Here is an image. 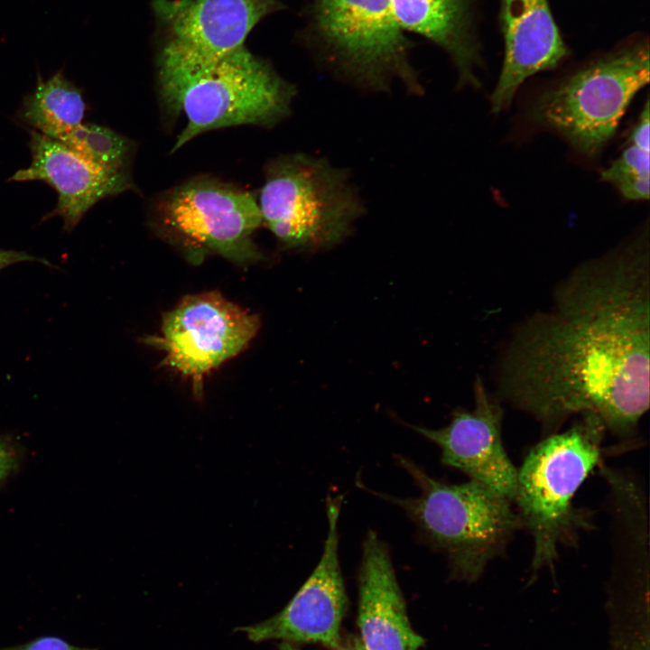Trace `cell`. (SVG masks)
<instances>
[{
	"mask_svg": "<svg viewBox=\"0 0 650 650\" xmlns=\"http://www.w3.org/2000/svg\"><path fill=\"white\" fill-rule=\"evenodd\" d=\"M649 241L646 223L573 268L549 310L522 320L503 348L496 397L534 417L546 435L591 413L627 439L648 411Z\"/></svg>",
	"mask_w": 650,
	"mask_h": 650,
	"instance_id": "6da1fadb",
	"label": "cell"
},
{
	"mask_svg": "<svg viewBox=\"0 0 650 650\" xmlns=\"http://www.w3.org/2000/svg\"><path fill=\"white\" fill-rule=\"evenodd\" d=\"M158 68L166 106L186 119L172 151L208 131L274 125L289 116L296 95L292 84L246 47L210 56L169 40Z\"/></svg>",
	"mask_w": 650,
	"mask_h": 650,
	"instance_id": "7a4b0ae2",
	"label": "cell"
},
{
	"mask_svg": "<svg viewBox=\"0 0 650 650\" xmlns=\"http://www.w3.org/2000/svg\"><path fill=\"white\" fill-rule=\"evenodd\" d=\"M397 459L420 494L406 498L375 494L404 510L422 539L445 557L453 579L476 581L523 528L513 501L477 481L446 483L406 458Z\"/></svg>",
	"mask_w": 650,
	"mask_h": 650,
	"instance_id": "3957f363",
	"label": "cell"
},
{
	"mask_svg": "<svg viewBox=\"0 0 650 650\" xmlns=\"http://www.w3.org/2000/svg\"><path fill=\"white\" fill-rule=\"evenodd\" d=\"M579 416L565 432L546 435L517 469L513 501L533 538L534 572L552 568L559 547L576 545L580 532L590 526L588 514L575 508L572 500L600 463L607 430L594 413Z\"/></svg>",
	"mask_w": 650,
	"mask_h": 650,
	"instance_id": "277c9868",
	"label": "cell"
},
{
	"mask_svg": "<svg viewBox=\"0 0 650 650\" xmlns=\"http://www.w3.org/2000/svg\"><path fill=\"white\" fill-rule=\"evenodd\" d=\"M257 203L262 224L283 246L311 251L339 243L366 210L345 169L306 153L268 165Z\"/></svg>",
	"mask_w": 650,
	"mask_h": 650,
	"instance_id": "5b68a950",
	"label": "cell"
},
{
	"mask_svg": "<svg viewBox=\"0 0 650 650\" xmlns=\"http://www.w3.org/2000/svg\"><path fill=\"white\" fill-rule=\"evenodd\" d=\"M648 82V41L636 37L543 92L531 116L581 154L593 157L613 136L628 105Z\"/></svg>",
	"mask_w": 650,
	"mask_h": 650,
	"instance_id": "8992f818",
	"label": "cell"
},
{
	"mask_svg": "<svg viewBox=\"0 0 650 650\" xmlns=\"http://www.w3.org/2000/svg\"><path fill=\"white\" fill-rule=\"evenodd\" d=\"M311 28L326 60L353 84L387 92L398 80L410 94H423L391 0H315Z\"/></svg>",
	"mask_w": 650,
	"mask_h": 650,
	"instance_id": "52a82bcc",
	"label": "cell"
},
{
	"mask_svg": "<svg viewBox=\"0 0 650 650\" xmlns=\"http://www.w3.org/2000/svg\"><path fill=\"white\" fill-rule=\"evenodd\" d=\"M161 228L190 253H216L238 264L257 261L253 235L262 224L257 200L248 191L200 179L162 195L155 208Z\"/></svg>",
	"mask_w": 650,
	"mask_h": 650,
	"instance_id": "ba28073f",
	"label": "cell"
},
{
	"mask_svg": "<svg viewBox=\"0 0 650 650\" xmlns=\"http://www.w3.org/2000/svg\"><path fill=\"white\" fill-rule=\"evenodd\" d=\"M258 319L218 292L184 298L163 318L157 339L166 364L200 392L204 376L242 351L255 336Z\"/></svg>",
	"mask_w": 650,
	"mask_h": 650,
	"instance_id": "9c48e42d",
	"label": "cell"
},
{
	"mask_svg": "<svg viewBox=\"0 0 650 650\" xmlns=\"http://www.w3.org/2000/svg\"><path fill=\"white\" fill-rule=\"evenodd\" d=\"M341 496L326 499L328 533L320 559L290 602L271 618L237 628L253 643L279 640L339 646L348 597L339 558L338 522Z\"/></svg>",
	"mask_w": 650,
	"mask_h": 650,
	"instance_id": "30bf717a",
	"label": "cell"
},
{
	"mask_svg": "<svg viewBox=\"0 0 650 650\" xmlns=\"http://www.w3.org/2000/svg\"><path fill=\"white\" fill-rule=\"evenodd\" d=\"M473 390V409L455 410L446 426L412 428L441 449L443 464L513 501L517 469L503 444L501 403L487 390L478 376Z\"/></svg>",
	"mask_w": 650,
	"mask_h": 650,
	"instance_id": "8fae6325",
	"label": "cell"
},
{
	"mask_svg": "<svg viewBox=\"0 0 650 650\" xmlns=\"http://www.w3.org/2000/svg\"><path fill=\"white\" fill-rule=\"evenodd\" d=\"M32 162L9 179L12 181H41L58 194L56 207L43 219L60 217L70 232L100 200L131 188L128 172L101 167L84 158L64 143L30 131Z\"/></svg>",
	"mask_w": 650,
	"mask_h": 650,
	"instance_id": "7c38bea8",
	"label": "cell"
},
{
	"mask_svg": "<svg viewBox=\"0 0 650 650\" xmlns=\"http://www.w3.org/2000/svg\"><path fill=\"white\" fill-rule=\"evenodd\" d=\"M499 22L505 56L490 98L494 113L510 105L526 79L557 67L568 55L549 0H500Z\"/></svg>",
	"mask_w": 650,
	"mask_h": 650,
	"instance_id": "4fadbf2b",
	"label": "cell"
},
{
	"mask_svg": "<svg viewBox=\"0 0 650 650\" xmlns=\"http://www.w3.org/2000/svg\"><path fill=\"white\" fill-rule=\"evenodd\" d=\"M153 7L170 40L219 56L246 47L253 28L283 5L277 0H155Z\"/></svg>",
	"mask_w": 650,
	"mask_h": 650,
	"instance_id": "5bb4252c",
	"label": "cell"
},
{
	"mask_svg": "<svg viewBox=\"0 0 650 650\" xmlns=\"http://www.w3.org/2000/svg\"><path fill=\"white\" fill-rule=\"evenodd\" d=\"M358 626L365 650H419L424 645L409 621L389 550L373 531L362 544Z\"/></svg>",
	"mask_w": 650,
	"mask_h": 650,
	"instance_id": "9a60e30c",
	"label": "cell"
},
{
	"mask_svg": "<svg viewBox=\"0 0 650 650\" xmlns=\"http://www.w3.org/2000/svg\"><path fill=\"white\" fill-rule=\"evenodd\" d=\"M404 31L425 37L450 58L460 87H479L476 69L482 66L477 35L475 0H391Z\"/></svg>",
	"mask_w": 650,
	"mask_h": 650,
	"instance_id": "2e32d148",
	"label": "cell"
},
{
	"mask_svg": "<svg viewBox=\"0 0 650 650\" xmlns=\"http://www.w3.org/2000/svg\"><path fill=\"white\" fill-rule=\"evenodd\" d=\"M85 111L82 91L58 71L47 80L38 77L34 90L23 98L20 116L40 134L61 140L82 124Z\"/></svg>",
	"mask_w": 650,
	"mask_h": 650,
	"instance_id": "e0dca14e",
	"label": "cell"
},
{
	"mask_svg": "<svg viewBox=\"0 0 650 650\" xmlns=\"http://www.w3.org/2000/svg\"><path fill=\"white\" fill-rule=\"evenodd\" d=\"M60 141L101 167L128 172L130 144L125 138L109 128L81 124Z\"/></svg>",
	"mask_w": 650,
	"mask_h": 650,
	"instance_id": "ac0fdd59",
	"label": "cell"
},
{
	"mask_svg": "<svg viewBox=\"0 0 650 650\" xmlns=\"http://www.w3.org/2000/svg\"><path fill=\"white\" fill-rule=\"evenodd\" d=\"M650 148L628 143L621 155L601 172V180L610 182L627 200L649 199Z\"/></svg>",
	"mask_w": 650,
	"mask_h": 650,
	"instance_id": "d6986e66",
	"label": "cell"
},
{
	"mask_svg": "<svg viewBox=\"0 0 650 650\" xmlns=\"http://www.w3.org/2000/svg\"><path fill=\"white\" fill-rule=\"evenodd\" d=\"M0 650H98L73 645L56 636H42L28 643Z\"/></svg>",
	"mask_w": 650,
	"mask_h": 650,
	"instance_id": "ffe728a7",
	"label": "cell"
},
{
	"mask_svg": "<svg viewBox=\"0 0 650 650\" xmlns=\"http://www.w3.org/2000/svg\"><path fill=\"white\" fill-rule=\"evenodd\" d=\"M18 455L14 444L0 436V483L16 469Z\"/></svg>",
	"mask_w": 650,
	"mask_h": 650,
	"instance_id": "44dd1931",
	"label": "cell"
},
{
	"mask_svg": "<svg viewBox=\"0 0 650 650\" xmlns=\"http://www.w3.org/2000/svg\"><path fill=\"white\" fill-rule=\"evenodd\" d=\"M40 262L42 264H44L48 266H51V264L47 261L46 259L37 257L32 255H29L25 252H20V251H14V250H5L0 248V270L16 264L20 262Z\"/></svg>",
	"mask_w": 650,
	"mask_h": 650,
	"instance_id": "7402d4cb",
	"label": "cell"
},
{
	"mask_svg": "<svg viewBox=\"0 0 650 650\" xmlns=\"http://www.w3.org/2000/svg\"><path fill=\"white\" fill-rule=\"evenodd\" d=\"M333 650H365L360 639L358 637H354V639L348 644L345 645H339V647L333 649Z\"/></svg>",
	"mask_w": 650,
	"mask_h": 650,
	"instance_id": "603a6c76",
	"label": "cell"
},
{
	"mask_svg": "<svg viewBox=\"0 0 650 650\" xmlns=\"http://www.w3.org/2000/svg\"><path fill=\"white\" fill-rule=\"evenodd\" d=\"M278 650H300L296 647V645L288 642H280L278 645Z\"/></svg>",
	"mask_w": 650,
	"mask_h": 650,
	"instance_id": "cb8c5ba5",
	"label": "cell"
},
{
	"mask_svg": "<svg viewBox=\"0 0 650 650\" xmlns=\"http://www.w3.org/2000/svg\"><path fill=\"white\" fill-rule=\"evenodd\" d=\"M635 650H643L641 646L636 648Z\"/></svg>",
	"mask_w": 650,
	"mask_h": 650,
	"instance_id": "d4e9b609",
	"label": "cell"
}]
</instances>
